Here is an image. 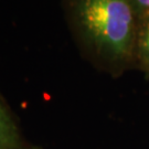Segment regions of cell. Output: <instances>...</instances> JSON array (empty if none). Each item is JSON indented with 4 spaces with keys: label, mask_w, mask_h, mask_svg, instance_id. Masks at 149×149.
<instances>
[{
    "label": "cell",
    "mask_w": 149,
    "mask_h": 149,
    "mask_svg": "<svg viewBox=\"0 0 149 149\" xmlns=\"http://www.w3.org/2000/svg\"><path fill=\"white\" fill-rule=\"evenodd\" d=\"M24 149H42V148H40V147H36V146H29V145H28Z\"/></svg>",
    "instance_id": "5b68a950"
},
{
    "label": "cell",
    "mask_w": 149,
    "mask_h": 149,
    "mask_svg": "<svg viewBox=\"0 0 149 149\" xmlns=\"http://www.w3.org/2000/svg\"><path fill=\"white\" fill-rule=\"evenodd\" d=\"M27 146L16 114L0 95V149H24Z\"/></svg>",
    "instance_id": "7a4b0ae2"
},
{
    "label": "cell",
    "mask_w": 149,
    "mask_h": 149,
    "mask_svg": "<svg viewBox=\"0 0 149 149\" xmlns=\"http://www.w3.org/2000/svg\"><path fill=\"white\" fill-rule=\"evenodd\" d=\"M135 68L141 71L149 80V16L138 20Z\"/></svg>",
    "instance_id": "3957f363"
},
{
    "label": "cell",
    "mask_w": 149,
    "mask_h": 149,
    "mask_svg": "<svg viewBox=\"0 0 149 149\" xmlns=\"http://www.w3.org/2000/svg\"><path fill=\"white\" fill-rule=\"evenodd\" d=\"M65 18L82 53L117 77L135 68L138 20L128 0H63Z\"/></svg>",
    "instance_id": "6da1fadb"
},
{
    "label": "cell",
    "mask_w": 149,
    "mask_h": 149,
    "mask_svg": "<svg viewBox=\"0 0 149 149\" xmlns=\"http://www.w3.org/2000/svg\"><path fill=\"white\" fill-rule=\"evenodd\" d=\"M133 8L137 20L149 16V0H128Z\"/></svg>",
    "instance_id": "277c9868"
}]
</instances>
